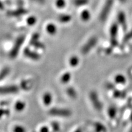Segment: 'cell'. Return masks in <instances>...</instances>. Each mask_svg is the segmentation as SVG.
I'll list each match as a JSON object with an SVG mask.
<instances>
[{"instance_id": "1", "label": "cell", "mask_w": 132, "mask_h": 132, "mask_svg": "<svg viewBox=\"0 0 132 132\" xmlns=\"http://www.w3.org/2000/svg\"><path fill=\"white\" fill-rule=\"evenodd\" d=\"M25 37L24 36H20L17 38L15 42L14 47H12V50H11V52H10L9 56L11 58L14 59L17 56L20 50L21 46L23 45Z\"/></svg>"}, {"instance_id": "2", "label": "cell", "mask_w": 132, "mask_h": 132, "mask_svg": "<svg viewBox=\"0 0 132 132\" xmlns=\"http://www.w3.org/2000/svg\"><path fill=\"white\" fill-rule=\"evenodd\" d=\"M113 2V0H106L103 9H102L101 12H100V16H99L100 21H104L106 20L107 16H108V14H110V11H111Z\"/></svg>"}, {"instance_id": "3", "label": "cell", "mask_w": 132, "mask_h": 132, "mask_svg": "<svg viewBox=\"0 0 132 132\" xmlns=\"http://www.w3.org/2000/svg\"><path fill=\"white\" fill-rule=\"evenodd\" d=\"M97 42V39L95 37H92L86 42L81 50V52L82 54H86L91 50L92 48H94L96 45Z\"/></svg>"}, {"instance_id": "4", "label": "cell", "mask_w": 132, "mask_h": 132, "mask_svg": "<svg viewBox=\"0 0 132 132\" xmlns=\"http://www.w3.org/2000/svg\"><path fill=\"white\" fill-rule=\"evenodd\" d=\"M49 114L52 116L61 117H69L72 114L70 110L66 109H59V108H52L49 111Z\"/></svg>"}, {"instance_id": "5", "label": "cell", "mask_w": 132, "mask_h": 132, "mask_svg": "<svg viewBox=\"0 0 132 132\" xmlns=\"http://www.w3.org/2000/svg\"><path fill=\"white\" fill-rule=\"evenodd\" d=\"M89 97L90 99V101H91L92 105H93L95 109H96L98 111H101L103 108L102 106V104L101 102L100 101L98 98V95L97 94V93L95 91H92L90 92L89 94Z\"/></svg>"}, {"instance_id": "6", "label": "cell", "mask_w": 132, "mask_h": 132, "mask_svg": "<svg viewBox=\"0 0 132 132\" xmlns=\"http://www.w3.org/2000/svg\"><path fill=\"white\" fill-rule=\"evenodd\" d=\"M39 38H40V35L38 33L33 34L30 40V45L36 48L44 50L45 48V45L39 40Z\"/></svg>"}, {"instance_id": "7", "label": "cell", "mask_w": 132, "mask_h": 132, "mask_svg": "<svg viewBox=\"0 0 132 132\" xmlns=\"http://www.w3.org/2000/svg\"><path fill=\"white\" fill-rule=\"evenodd\" d=\"M19 91V88L16 86H0V94H15Z\"/></svg>"}, {"instance_id": "8", "label": "cell", "mask_w": 132, "mask_h": 132, "mask_svg": "<svg viewBox=\"0 0 132 132\" xmlns=\"http://www.w3.org/2000/svg\"><path fill=\"white\" fill-rule=\"evenodd\" d=\"M24 55L28 58L34 61L39 60L40 58V55L34 51L31 50L28 48H26L24 50Z\"/></svg>"}, {"instance_id": "9", "label": "cell", "mask_w": 132, "mask_h": 132, "mask_svg": "<svg viewBox=\"0 0 132 132\" xmlns=\"http://www.w3.org/2000/svg\"><path fill=\"white\" fill-rule=\"evenodd\" d=\"M28 13V11L23 8H19L14 11H9L7 12V15L12 17H18V16L23 15Z\"/></svg>"}, {"instance_id": "10", "label": "cell", "mask_w": 132, "mask_h": 132, "mask_svg": "<svg viewBox=\"0 0 132 132\" xmlns=\"http://www.w3.org/2000/svg\"><path fill=\"white\" fill-rule=\"evenodd\" d=\"M118 19L119 23V24L121 25L122 27L123 28V30L124 31L126 30L127 28V26L126 19H125V15L124 13L123 12H120L119 13Z\"/></svg>"}, {"instance_id": "11", "label": "cell", "mask_w": 132, "mask_h": 132, "mask_svg": "<svg viewBox=\"0 0 132 132\" xmlns=\"http://www.w3.org/2000/svg\"><path fill=\"white\" fill-rule=\"evenodd\" d=\"M52 101V95L50 92H46L43 95V102L44 105H50Z\"/></svg>"}, {"instance_id": "12", "label": "cell", "mask_w": 132, "mask_h": 132, "mask_svg": "<svg viewBox=\"0 0 132 132\" xmlns=\"http://www.w3.org/2000/svg\"><path fill=\"white\" fill-rule=\"evenodd\" d=\"M118 32V24L114 23L112 24L111 28H110V35H111V39H114L116 38L117 34Z\"/></svg>"}, {"instance_id": "13", "label": "cell", "mask_w": 132, "mask_h": 132, "mask_svg": "<svg viewBox=\"0 0 132 132\" xmlns=\"http://www.w3.org/2000/svg\"><path fill=\"white\" fill-rule=\"evenodd\" d=\"M66 92H67V95L72 99H76L77 97V93L76 90L73 87H69L66 90Z\"/></svg>"}, {"instance_id": "14", "label": "cell", "mask_w": 132, "mask_h": 132, "mask_svg": "<svg viewBox=\"0 0 132 132\" xmlns=\"http://www.w3.org/2000/svg\"><path fill=\"white\" fill-rule=\"evenodd\" d=\"M46 29H47L48 33H49L51 35H54V34H55L57 31L56 26L53 23H50L48 24L47 27H46Z\"/></svg>"}, {"instance_id": "15", "label": "cell", "mask_w": 132, "mask_h": 132, "mask_svg": "<svg viewBox=\"0 0 132 132\" xmlns=\"http://www.w3.org/2000/svg\"><path fill=\"white\" fill-rule=\"evenodd\" d=\"M32 86V82L31 80H24L21 83V87L24 90H29Z\"/></svg>"}, {"instance_id": "16", "label": "cell", "mask_w": 132, "mask_h": 132, "mask_svg": "<svg viewBox=\"0 0 132 132\" xmlns=\"http://www.w3.org/2000/svg\"><path fill=\"white\" fill-rule=\"evenodd\" d=\"M72 19V16L68 14H61L59 16L58 20L61 23H68Z\"/></svg>"}, {"instance_id": "17", "label": "cell", "mask_w": 132, "mask_h": 132, "mask_svg": "<svg viewBox=\"0 0 132 132\" xmlns=\"http://www.w3.org/2000/svg\"><path fill=\"white\" fill-rule=\"evenodd\" d=\"M95 130L96 132H106V128L101 123L96 122L94 124Z\"/></svg>"}, {"instance_id": "18", "label": "cell", "mask_w": 132, "mask_h": 132, "mask_svg": "<svg viewBox=\"0 0 132 132\" xmlns=\"http://www.w3.org/2000/svg\"><path fill=\"white\" fill-rule=\"evenodd\" d=\"M81 20L84 21H87L90 19V14L89 11L87 10H85L81 14Z\"/></svg>"}, {"instance_id": "19", "label": "cell", "mask_w": 132, "mask_h": 132, "mask_svg": "<svg viewBox=\"0 0 132 132\" xmlns=\"http://www.w3.org/2000/svg\"><path fill=\"white\" fill-rule=\"evenodd\" d=\"M70 78L71 74L69 72H66L62 76L61 78V81L63 84H67L70 80Z\"/></svg>"}, {"instance_id": "20", "label": "cell", "mask_w": 132, "mask_h": 132, "mask_svg": "<svg viewBox=\"0 0 132 132\" xmlns=\"http://www.w3.org/2000/svg\"><path fill=\"white\" fill-rule=\"evenodd\" d=\"M25 108V103L23 102L19 101L17 102L15 105V108L17 111H21L23 110Z\"/></svg>"}, {"instance_id": "21", "label": "cell", "mask_w": 132, "mask_h": 132, "mask_svg": "<svg viewBox=\"0 0 132 132\" xmlns=\"http://www.w3.org/2000/svg\"><path fill=\"white\" fill-rule=\"evenodd\" d=\"M73 3L75 6L80 7L87 4L89 3V0H73Z\"/></svg>"}, {"instance_id": "22", "label": "cell", "mask_w": 132, "mask_h": 132, "mask_svg": "<svg viewBox=\"0 0 132 132\" xmlns=\"http://www.w3.org/2000/svg\"><path fill=\"white\" fill-rule=\"evenodd\" d=\"M10 72V69L8 67H5L1 70L0 72V81L3 80L5 77H6L8 75Z\"/></svg>"}, {"instance_id": "23", "label": "cell", "mask_w": 132, "mask_h": 132, "mask_svg": "<svg viewBox=\"0 0 132 132\" xmlns=\"http://www.w3.org/2000/svg\"><path fill=\"white\" fill-rule=\"evenodd\" d=\"M115 81L118 84H124L126 81V80L123 75H118L115 77Z\"/></svg>"}, {"instance_id": "24", "label": "cell", "mask_w": 132, "mask_h": 132, "mask_svg": "<svg viewBox=\"0 0 132 132\" xmlns=\"http://www.w3.org/2000/svg\"><path fill=\"white\" fill-rule=\"evenodd\" d=\"M69 62H70V64L71 66H72V67H75V66H77L79 63V59L78 58V57L73 56L71 57L70 61Z\"/></svg>"}, {"instance_id": "25", "label": "cell", "mask_w": 132, "mask_h": 132, "mask_svg": "<svg viewBox=\"0 0 132 132\" xmlns=\"http://www.w3.org/2000/svg\"><path fill=\"white\" fill-rule=\"evenodd\" d=\"M108 114L111 119L114 118L116 114V109L113 106L110 107V108L108 109Z\"/></svg>"}, {"instance_id": "26", "label": "cell", "mask_w": 132, "mask_h": 132, "mask_svg": "<svg viewBox=\"0 0 132 132\" xmlns=\"http://www.w3.org/2000/svg\"><path fill=\"white\" fill-rule=\"evenodd\" d=\"M36 21H37V19L35 16H29L28 19H27V23L29 26H32L36 24Z\"/></svg>"}, {"instance_id": "27", "label": "cell", "mask_w": 132, "mask_h": 132, "mask_svg": "<svg viewBox=\"0 0 132 132\" xmlns=\"http://www.w3.org/2000/svg\"><path fill=\"white\" fill-rule=\"evenodd\" d=\"M131 39H132V30L130 31L129 32H128L127 34L124 36V37H123V42L124 43L128 42V41L131 40Z\"/></svg>"}, {"instance_id": "28", "label": "cell", "mask_w": 132, "mask_h": 132, "mask_svg": "<svg viewBox=\"0 0 132 132\" xmlns=\"http://www.w3.org/2000/svg\"><path fill=\"white\" fill-rule=\"evenodd\" d=\"M14 132H26V130L23 127L21 126V125H16L14 127V129H13Z\"/></svg>"}, {"instance_id": "29", "label": "cell", "mask_w": 132, "mask_h": 132, "mask_svg": "<svg viewBox=\"0 0 132 132\" xmlns=\"http://www.w3.org/2000/svg\"><path fill=\"white\" fill-rule=\"evenodd\" d=\"M56 5L58 8H63L65 6V0H56Z\"/></svg>"}, {"instance_id": "30", "label": "cell", "mask_w": 132, "mask_h": 132, "mask_svg": "<svg viewBox=\"0 0 132 132\" xmlns=\"http://www.w3.org/2000/svg\"><path fill=\"white\" fill-rule=\"evenodd\" d=\"M52 127L54 132H58L60 130V127L59 124L57 122H53L52 123Z\"/></svg>"}, {"instance_id": "31", "label": "cell", "mask_w": 132, "mask_h": 132, "mask_svg": "<svg viewBox=\"0 0 132 132\" xmlns=\"http://www.w3.org/2000/svg\"><path fill=\"white\" fill-rule=\"evenodd\" d=\"M125 95V93L119 91V90H115L114 92V97L116 98H119V97H123Z\"/></svg>"}, {"instance_id": "32", "label": "cell", "mask_w": 132, "mask_h": 132, "mask_svg": "<svg viewBox=\"0 0 132 132\" xmlns=\"http://www.w3.org/2000/svg\"><path fill=\"white\" fill-rule=\"evenodd\" d=\"M10 112L8 110L4 109H0V118H1L4 115H9Z\"/></svg>"}, {"instance_id": "33", "label": "cell", "mask_w": 132, "mask_h": 132, "mask_svg": "<svg viewBox=\"0 0 132 132\" xmlns=\"http://www.w3.org/2000/svg\"><path fill=\"white\" fill-rule=\"evenodd\" d=\"M40 132H49V129L47 127H43L40 129Z\"/></svg>"}, {"instance_id": "34", "label": "cell", "mask_w": 132, "mask_h": 132, "mask_svg": "<svg viewBox=\"0 0 132 132\" xmlns=\"http://www.w3.org/2000/svg\"><path fill=\"white\" fill-rule=\"evenodd\" d=\"M4 9V5L3 4V3L1 2V1H0V10H1V11H3Z\"/></svg>"}, {"instance_id": "35", "label": "cell", "mask_w": 132, "mask_h": 132, "mask_svg": "<svg viewBox=\"0 0 132 132\" xmlns=\"http://www.w3.org/2000/svg\"><path fill=\"white\" fill-rule=\"evenodd\" d=\"M106 87H108V88H109V89H113V87H114V86L113 85H111V84L108 83V84H107Z\"/></svg>"}, {"instance_id": "36", "label": "cell", "mask_w": 132, "mask_h": 132, "mask_svg": "<svg viewBox=\"0 0 132 132\" xmlns=\"http://www.w3.org/2000/svg\"><path fill=\"white\" fill-rule=\"evenodd\" d=\"M33 1H36L37 2L41 3V4H44L45 3V0H33Z\"/></svg>"}, {"instance_id": "37", "label": "cell", "mask_w": 132, "mask_h": 132, "mask_svg": "<svg viewBox=\"0 0 132 132\" xmlns=\"http://www.w3.org/2000/svg\"><path fill=\"white\" fill-rule=\"evenodd\" d=\"M75 132H82V130L81 128H79L77 130H76Z\"/></svg>"}, {"instance_id": "38", "label": "cell", "mask_w": 132, "mask_h": 132, "mask_svg": "<svg viewBox=\"0 0 132 132\" xmlns=\"http://www.w3.org/2000/svg\"><path fill=\"white\" fill-rule=\"evenodd\" d=\"M119 1L122 3H125L127 1V0H119Z\"/></svg>"}, {"instance_id": "39", "label": "cell", "mask_w": 132, "mask_h": 132, "mask_svg": "<svg viewBox=\"0 0 132 132\" xmlns=\"http://www.w3.org/2000/svg\"><path fill=\"white\" fill-rule=\"evenodd\" d=\"M129 132H132V127H131V129H130V131H129Z\"/></svg>"}, {"instance_id": "40", "label": "cell", "mask_w": 132, "mask_h": 132, "mask_svg": "<svg viewBox=\"0 0 132 132\" xmlns=\"http://www.w3.org/2000/svg\"><path fill=\"white\" fill-rule=\"evenodd\" d=\"M131 120L132 121V113H131Z\"/></svg>"}]
</instances>
